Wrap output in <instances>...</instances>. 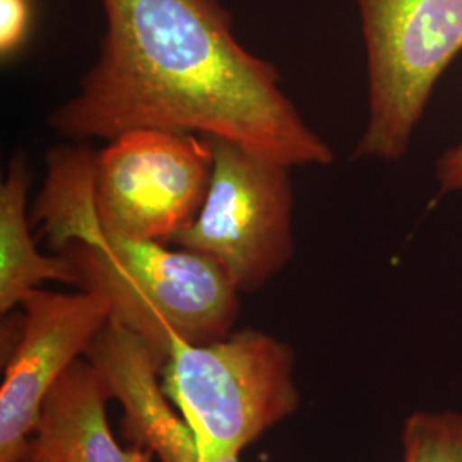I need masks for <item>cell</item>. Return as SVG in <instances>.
<instances>
[{
    "label": "cell",
    "mask_w": 462,
    "mask_h": 462,
    "mask_svg": "<svg viewBox=\"0 0 462 462\" xmlns=\"http://www.w3.org/2000/svg\"><path fill=\"white\" fill-rule=\"evenodd\" d=\"M106 21L95 66L49 116L72 141L131 131L217 137L291 166L334 162L281 88L278 69L248 51L219 0H99Z\"/></svg>",
    "instance_id": "6da1fadb"
},
{
    "label": "cell",
    "mask_w": 462,
    "mask_h": 462,
    "mask_svg": "<svg viewBox=\"0 0 462 462\" xmlns=\"http://www.w3.org/2000/svg\"><path fill=\"white\" fill-rule=\"evenodd\" d=\"M79 288L105 298L110 320L141 336L168 364L173 337L215 343L233 332L240 293L215 259L163 242L103 233L60 250Z\"/></svg>",
    "instance_id": "7a4b0ae2"
},
{
    "label": "cell",
    "mask_w": 462,
    "mask_h": 462,
    "mask_svg": "<svg viewBox=\"0 0 462 462\" xmlns=\"http://www.w3.org/2000/svg\"><path fill=\"white\" fill-rule=\"evenodd\" d=\"M165 380L199 454L208 456L240 454L300 406L293 349L261 330L208 345L173 337Z\"/></svg>",
    "instance_id": "3957f363"
},
{
    "label": "cell",
    "mask_w": 462,
    "mask_h": 462,
    "mask_svg": "<svg viewBox=\"0 0 462 462\" xmlns=\"http://www.w3.org/2000/svg\"><path fill=\"white\" fill-rule=\"evenodd\" d=\"M368 74V122L353 158L397 162L431 93L462 51V0H356Z\"/></svg>",
    "instance_id": "277c9868"
},
{
    "label": "cell",
    "mask_w": 462,
    "mask_h": 462,
    "mask_svg": "<svg viewBox=\"0 0 462 462\" xmlns=\"http://www.w3.org/2000/svg\"><path fill=\"white\" fill-rule=\"evenodd\" d=\"M208 141V194L196 219L171 242L215 259L238 293H252L295 254L291 166L225 139Z\"/></svg>",
    "instance_id": "5b68a950"
},
{
    "label": "cell",
    "mask_w": 462,
    "mask_h": 462,
    "mask_svg": "<svg viewBox=\"0 0 462 462\" xmlns=\"http://www.w3.org/2000/svg\"><path fill=\"white\" fill-rule=\"evenodd\" d=\"M208 137L131 131L97 152L95 202L103 231L171 242L198 216L209 189Z\"/></svg>",
    "instance_id": "8992f818"
},
{
    "label": "cell",
    "mask_w": 462,
    "mask_h": 462,
    "mask_svg": "<svg viewBox=\"0 0 462 462\" xmlns=\"http://www.w3.org/2000/svg\"><path fill=\"white\" fill-rule=\"evenodd\" d=\"M21 305L19 339L0 389V462L26 454L50 391L110 320L106 300L84 290H34Z\"/></svg>",
    "instance_id": "52a82bcc"
},
{
    "label": "cell",
    "mask_w": 462,
    "mask_h": 462,
    "mask_svg": "<svg viewBox=\"0 0 462 462\" xmlns=\"http://www.w3.org/2000/svg\"><path fill=\"white\" fill-rule=\"evenodd\" d=\"M110 396L124 408V435L134 447L149 448L160 462H200L196 435L168 404L158 375L163 362L133 330L108 320L86 351Z\"/></svg>",
    "instance_id": "ba28073f"
},
{
    "label": "cell",
    "mask_w": 462,
    "mask_h": 462,
    "mask_svg": "<svg viewBox=\"0 0 462 462\" xmlns=\"http://www.w3.org/2000/svg\"><path fill=\"white\" fill-rule=\"evenodd\" d=\"M108 399L98 370L78 360L45 399L28 452L49 462H152V450L116 444L106 418Z\"/></svg>",
    "instance_id": "9c48e42d"
},
{
    "label": "cell",
    "mask_w": 462,
    "mask_h": 462,
    "mask_svg": "<svg viewBox=\"0 0 462 462\" xmlns=\"http://www.w3.org/2000/svg\"><path fill=\"white\" fill-rule=\"evenodd\" d=\"M30 189L28 163L17 154L0 185V312L14 309L40 284L59 281L79 286V274L66 255H42L32 236L26 211Z\"/></svg>",
    "instance_id": "30bf717a"
},
{
    "label": "cell",
    "mask_w": 462,
    "mask_h": 462,
    "mask_svg": "<svg viewBox=\"0 0 462 462\" xmlns=\"http://www.w3.org/2000/svg\"><path fill=\"white\" fill-rule=\"evenodd\" d=\"M97 152L86 146H59L47 154V179L30 221L40 225L50 247L91 244L103 235L95 202Z\"/></svg>",
    "instance_id": "8fae6325"
},
{
    "label": "cell",
    "mask_w": 462,
    "mask_h": 462,
    "mask_svg": "<svg viewBox=\"0 0 462 462\" xmlns=\"http://www.w3.org/2000/svg\"><path fill=\"white\" fill-rule=\"evenodd\" d=\"M401 462H462V413L414 411L401 431Z\"/></svg>",
    "instance_id": "7c38bea8"
},
{
    "label": "cell",
    "mask_w": 462,
    "mask_h": 462,
    "mask_svg": "<svg viewBox=\"0 0 462 462\" xmlns=\"http://www.w3.org/2000/svg\"><path fill=\"white\" fill-rule=\"evenodd\" d=\"M32 9L28 0H0V55L9 59L23 47L30 32Z\"/></svg>",
    "instance_id": "4fadbf2b"
},
{
    "label": "cell",
    "mask_w": 462,
    "mask_h": 462,
    "mask_svg": "<svg viewBox=\"0 0 462 462\" xmlns=\"http://www.w3.org/2000/svg\"><path fill=\"white\" fill-rule=\"evenodd\" d=\"M437 182L444 194L462 192V141L447 149L437 162Z\"/></svg>",
    "instance_id": "5bb4252c"
},
{
    "label": "cell",
    "mask_w": 462,
    "mask_h": 462,
    "mask_svg": "<svg viewBox=\"0 0 462 462\" xmlns=\"http://www.w3.org/2000/svg\"><path fill=\"white\" fill-rule=\"evenodd\" d=\"M200 462H240V454H226V456H208L199 454Z\"/></svg>",
    "instance_id": "9a60e30c"
},
{
    "label": "cell",
    "mask_w": 462,
    "mask_h": 462,
    "mask_svg": "<svg viewBox=\"0 0 462 462\" xmlns=\"http://www.w3.org/2000/svg\"><path fill=\"white\" fill-rule=\"evenodd\" d=\"M16 462H49L45 461V459H42V457H36V456H33L32 452H28L26 450V454L21 457V459H17Z\"/></svg>",
    "instance_id": "2e32d148"
}]
</instances>
